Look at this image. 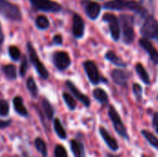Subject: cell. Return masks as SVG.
<instances>
[{"mask_svg":"<svg viewBox=\"0 0 158 157\" xmlns=\"http://www.w3.org/2000/svg\"><path fill=\"white\" fill-rule=\"evenodd\" d=\"M0 15L11 21L22 20V13L19 7L7 0H0Z\"/></svg>","mask_w":158,"mask_h":157,"instance_id":"6da1fadb","label":"cell"},{"mask_svg":"<svg viewBox=\"0 0 158 157\" xmlns=\"http://www.w3.org/2000/svg\"><path fill=\"white\" fill-rule=\"evenodd\" d=\"M27 52H28V56H29L30 62L31 63V65L35 68L38 75L42 79L47 80L48 77H49V72L46 69L45 66L40 60V57H39L38 54L36 53V50L34 49V47H33V45H32V43L31 42L27 43Z\"/></svg>","mask_w":158,"mask_h":157,"instance_id":"7a4b0ae2","label":"cell"},{"mask_svg":"<svg viewBox=\"0 0 158 157\" xmlns=\"http://www.w3.org/2000/svg\"><path fill=\"white\" fill-rule=\"evenodd\" d=\"M120 23L122 28V39L125 43L130 44L134 41V18L130 15H121Z\"/></svg>","mask_w":158,"mask_h":157,"instance_id":"3957f363","label":"cell"},{"mask_svg":"<svg viewBox=\"0 0 158 157\" xmlns=\"http://www.w3.org/2000/svg\"><path fill=\"white\" fill-rule=\"evenodd\" d=\"M32 10L57 13L62 10V6L52 0H29Z\"/></svg>","mask_w":158,"mask_h":157,"instance_id":"277c9868","label":"cell"},{"mask_svg":"<svg viewBox=\"0 0 158 157\" xmlns=\"http://www.w3.org/2000/svg\"><path fill=\"white\" fill-rule=\"evenodd\" d=\"M141 33L144 38H158V21L152 16H147L142 25Z\"/></svg>","mask_w":158,"mask_h":157,"instance_id":"5b68a950","label":"cell"},{"mask_svg":"<svg viewBox=\"0 0 158 157\" xmlns=\"http://www.w3.org/2000/svg\"><path fill=\"white\" fill-rule=\"evenodd\" d=\"M108 116H109V118H110V119H111V121L113 123L114 129L117 131V133L119 136H121L122 138H124L126 140H130V137H129L127 129H126L125 125L123 124V122H122V120L120 118V116L118 115V113L115 109V107L112 106V105L109 106Z\"/></svg>","mask_w":158,"mask_h":157,"instance_id":"8992f818","label":"cell"},{"mask_svg":"<svg viewBox=\"0 0 158 157\" xmlns=\"http://www.w3.org/2000/svg\"><path fill=\"white\" fill-rule=\"evenodd\" d=\"M52 63L59 71H64L71 65L69 55L65 51H56L52 56Z\"/></svg>","mask_w":158,"mask_h":157,"instance_id":"52a82bcc","label":"cell"},{"mask_svg":"<svg viewBox=\"0 0 158 157\" xmlns=\"http://www.w3.org/2000/svg\"><path fill=\"white\" fill-rule=\"evenodd\" d=\"M103 20L108 23L112 39L114 41H118L120 38V27L118 18L111 13H106L103 16Z\"/></svg>","mask_w":158,"mask_h":157,"instance_id":"ba28073f","label":"cell"},{"mask_svg":"<svg viewBox=\"0 0 158 157\" xmlns=\"http://www.w3.org/2000/svg\"><path fill=\"white\" fill-rule=\"evenodd\" d=\"M83 68H84V70H85V72L87 74V77H88L89 81L93 84L96 85V84L100 83L101 77H100L97 66L95 65V63L94 61H91V60L85 61L83 63Z\"/></svg>","mask_w":158,"mask_h":157,"instance_id":"9c48e42d","label":"cell"},{"mask_svg":"<svg viewBox=\"0 0 158 157\" xmlns=\"http://www.w3.org/2000/svg\"><path fill=\"white\" fill-rule=\"evenodd\" d=\"M85 24L82 18L79 14L73 15V23H72V33L76 39H81L84 35Z\"/></svg>","mask_w":158,"mask_h":157,"instance_id":"30bf717a","label":"cell"},{"mask_svg":"<svg viewBox=\"0 0 158 157\" xmlns=\"http://www.w3.org/2000/svg\"><path fill=\"white\" fill-rule=\"evenodd\" d=\"M66 86H67V87L69 88V90L72 93L73 96H74L76 99H78L80 102H81V103L83 104L84 106L89 107V106L91 105V101H90L89 97L86 96L85 94H83L82 93H81V92L79 91V89L76 87V85H75L71 81H69V80L66 81Z\"/></svg>","mask_w":158,"mask_h":157,"instance_id":"8fae6325","label":"cell"},{"mask_svg":"<svg viewBox=\"0 0 158 157\" xmlns=\"http://www.w3.org/2000/svg\"><path fill=\"white\" fill-rule=\"evenodd\" d=\"M99 133H100L101 137L103 138L104 142L106 143V144L108 146V148H109L111 151L117 152V151L118 150L119 146H118V143L117 140H116L115 138H113V137L109 134V132H108L104 127H100V129H99Z\"/></svg>","mask_w":158,"mask_h":157,"instance_id":"7c38bea8","label":"cell"},{"mask_svg":"<svg viewBox=\"0 0 158 157\" xmlns=\"http://www.w3.org/2000/svg\"><path fill=\"white\" fill-rule=\"evenodd\" d=\"M140 44L148 53L151 60L155 64H158V51L155 48L153 43L149 40H147L146 38H142L140 40Z\"/></svg>","mask_w":158,"mask_h":157,"instance_id":"4fadbf2b","label":"cell"},{"mask_svg":"<svg viewBox=\"0 0 158 157\" xmlns=\"http://www.w3.org/2000/svg\"><path fill=\"white\" fill-rule=\"evenodd\" d=\"M101 12V6L96 2H88L85 6V13L91 19H96Z\"/></svg>","mask_w":158,"mask_h":157,"instance_id":"5bb4252c","label":"cell"},{"mask_svg":"<svg viewBox=\"0 0 158 157\" xmlns=\"http://www.w3.org/2000/svg\"><path fill=\"white\" fill-rule=\"evenodd\" d=\"M129 0H111L104 4V7L112 10H122L128 9Z\"/></svg>","mask_w":158,"mask_h":157,"instance_id":"9a60e30c","label":"cell"},{"mask_svg":"<svg viewBox=\"0 0 158 157\" xmlns=\"http://www.w3.org/2000/svg\"><path fill=\"white\" fill-rule=\"evenodd\" d=\"M13 107L18 115L24 118H27L29 116V112L23 104V99L20 96H16L13 98Z\"/></svg>","mask_w":158,"mask_h":157,"instance_id":"2e32d148","label":"cell"},{"mask_svg":"<svg viewBox=\"0 0 158 157\" xmlns=\"http://www.w3.org/2000/svg\"><path fill=\"white\" fill-rule=\"evenodd\" d=\"M111 77L114 82L119 85H126L129 79L128 73L121 69H114L111 73Z\"/></svg>","mask_w":158,"mask_h":157,"instance_id":"e0dca14e","label":"cell"},{"mask_svg":"<svg viewBox=\"0 0 158 157\" xmlns=\"http://www.w3.org/2000/svg\"><path fill=\"white\" fill-rule=\"evenodd\" d=\"M70 150L74 157H84V147L81 143L77 140L70 141Z\"/></svg>","mask_w":158,"mask_h":157,"instance_id":"ac0fdd59","label":"cell"},{"mask_svg":"<svg viewBox=\"0 0 158 157\" xmlns=\"http://www.w3.org/2000/svg\"><path fill=\"white\" fill-rule=\"evenodd\" d=\"M2 72L8 81H15L17 79V68L12 64H7L3 66Z\"/></svg>","mask_w":158,"mask_h":157,"instance_id":"d6986e66","label":"cell"},{"mask_svg":"<svg viewBox=\"0 0 158 157\" xmlns=\"http://www.w3.org/2000/svg\"><path fill=\"white\" fill-rule=\"evenodd\" d=\"M42 108H43V111H44L45 117L47 118V119L49 121H51L55 115V109H54L53 105H51V103L46 98H44L42 100Z\"/></svg>","mask_w":158,"mask_h":157,"instance_id":"ffe728a7","label":"cell"},{"mask_svg":"<svg viewBox=\"0 0 158 157\" xmlns=\"http://www.w3.org/2000/svg\"><path fill=\"white\" fill-rule=\"evenodd\" d=\"M93 95L94 97L95 100H97L98 102H100L101 104H106L108 103V95L106 93L105 90L101 89V88H96L94 90L93 92Z\"/></svg>","mask_w":158,"mask_h":157,"instance_id":"44dd1931","label":"cell"},{"mask_svg":"<svg viewBox=\"0 0 158 157\" xmlns=\"http://www.w3.org/2000/svg\"><path fill=\"white\" fill-rule=\"evenodd\" d=\"M54 130H55L56 135L61 140L67 139V132H66L64 127L62 126V123H61L59 118H55L54 119Z\"/></svg>","mask_w":158,"mask_h":157,"instance_id":"7402d4cb","label":"cell"},{"mask_svg":"<svg viewBox=\"0 0 158 157\" xmlns=\"http://www.w3.org/2000/svg\"><path fill=\"white\" fill-rule=\"evenodd\" d=\"M35 26L39 29V30H46L49 28L50 26V22L49 19L46 16L44 15H39L37 16V18L35 19Z\"/></svg>","mask_w":158,"mask_h":157,"instance_id":"603a6c76","label":"cell"},{"mask_svg":"<svg viewBox=\"0 0 158 157\" xmlns=\"http://www.w3.org/2000/svg\"><path fill=\"white\" fill-rule=\"evenodd\" d=\"M106 58L107 60H109L111 63L115 64L116 66L121 67V68H125L126 67V63L123 62V60L121 58H119L113 51H108L106 54Z\"/></svg>","mask_w":158,"mask_h":157,"instance_id":"cb8c5ba5","label":"cell"},{"mask_svg":"<svg viewBox=\"0 0 158 157\" xmlns=\"http://www.w3.org/2000/svg\"><path fill=\"white\" fill-rule=\"evenodd\" d=\"M135 69H136V72L137 74L139 75V77L141 78V80L146 83V84H150V77L146 71V69L144 68V67L141 64V63H138L135 67Z\"/></svg>","mask_w":158,"mask_h":157,"instance_id":"d4e9b609","label":"cell"},{"mask_svg":"<svg viewBox=\"0 0 158 157\" xmlns=\"http://www.w3.org/2000/svg\"><path fill=\"white\" fill-rule=\"evenodd\" d=\"M35 149L42 155L43 157H47V146L45 142L41 138H36L34 140Z\"/></svg>","mask_w":158,"mask_h":157,"instance_id":"484cf974","label":"cell"},{"mask_svg":"<svg viewBox=\"0 0 158 157\" xmlns=\"http://www.w3.org/2000/svg\"><path fill=\"white\" fill-rule=\"evenodd\" d=\"M141 133H142V135L146 139V141H147L154 148H156V150H158V138H156L152 132H150V131H148V130H143L141 131Z\"/></svg>","mask_w":158,"mask_h":157,"instance_id":"4316f807","label":"cell"},{"mask_svg":"<svg viewBox=\"0 0 158 157\" xmlns=\"http://www.w3.org/2000/svg\"><path fill=\"white\" fill-rule=\"evenodd\" d=\"M26 86H27V89L29 91V93H31V95L33 97V98H36L37 95H38V87L35 83V81L32 77H29L28 80H27V82H26Z\"/></svg>","mask_w":158,"mask_h":157,"instance_id":"83f0119b","label":"cell"},{"mask_svg":"<svg viewBox=\"0 0 158 157\" xmlns=\"http://www.w3.org/2000/svg\"><path fill=\"white\" fill-rule=\"evenodd\" d=\"M62 97H63V100H64L65 104L67 105L68 108H69L70 111H73V110L76 109L77 103H76V101H75V99H74L73 96H71L69 93L64 92V93H62Z\"/></svg>","mask_w":158,"mask_h":157,"instance_id":"f1b7e54d","label":"cell"},{"mask_svg":"<svg viewBox=\"0 0 158 157\" xmlns=\"http://www.w3.org/2000/svg\"><path fill=\"white\" fill-rule=\"evenodd\" d=\"M8 55L13 61H19L21 57L20 50L16 45H10L8 47Z\"/></svg>","mask_w":158,"mask_h":157,"instance_id":"f546056e","label":"cell"},{"mask_svg":"<svg viewBox=\"0 0 158 157\" xmlns=\"http://www.w3.org/2000/svg\"><path fill=\"white\" fill-rule=\"evenodd\" d=\"M9 114V104L6 100L0 99V117H7Z\"/></svg>","mask_w":158,"mask_h":157,"instance_id":"4dcf8cb0","label":"cell"},{"mask_svg":"<svg viewBox=\"0 0 158 157\" xmlns=\"http://www.w3.org/2000/svg\"><path fill=\"white\" fill-rule=\"evenodd\" d=\"M54 155L55 157H68V153L66 148L62 144H57L55 147Z\"/></svg>","mask_w":158,"mask_h":157,"instance_id":"1f68e13d","label":"cell"},{"mask_svg":"<svg viewBox=\"0 0 158 157\" xmlns=\"http://www.w3.org/2000/svg\"><path fill=\"white\" fill-rule=\"evenodd\" d=\"M29 68V61H28V58L23 56H22V60H21V63H20V67H19V75L21 77H24L27 73V70Z\"/></svg>","mask_w":158,"mask_h":157,"instance_id":"d6a6232c","label":"cell"},{"mask_svg":"<svg viewBox=\"0 0 158 157\" xmlns=\"http://www.w3.org/2000/svg\"><path fill=\"white\" fill-rule=\"evenodd\" d=\"M133 93L135 94V97L137 98L138 101H141L142 100V97H143V89L141 87L140 84L138 83H135L133 85Z\"/></svg>","mask_w":158,"mask_h":157,"instance_id":"836d02e7","label":"cell"},{"mask_svg":"<svg viewBox=\"0 0 158 157\" xmlns=\"http://www.w3.org/2000/svg\"><path fill=\"white\" fill-rule=\"evenodd\" d=\"M52 43H53V44H55V45H61V44L63 43V38H62V35H61V34H56V35L53 37Z\"/></svg>","mask_w":158,"mask_h":157,"instance_id":"e575fe53","label":"cell"},{"mask_svg":"<svg viewBox=\"0 0 158 157\" xmlns=\"http://www.w3.org/2000/svg\"><path fill=\"white\" fill-rule=\"evenodd\" d=\"M153 127L156 130V132L158 134V113H155L153 117Z\"/></svg>","mask_w":158,"mask_h":157,"instance_id":"d590c367","label":"cell"},{"mask_svg":"<svg viewBox=\"0 0 158 157\" xmlns=\"http://www.w3.org/2000/svg\"><path fill=\"white\" fill-rule=\"evenodd\" d=\"M11 123H12V120L11 119H8V120H0V130H4V129L9 127Z\"/></svg>","mask_w":158,"mask_h":157,"instance_id":"8d00e7d4","label":"cell"},{"mask_svg":"<svg viewBox=\"0 0 158 157\" xmlns=\"http://www.w3.org/2000/svg\"><path fill=\"white\" fill-rule=\"evenodd\" d=\"M4 40H5V35H4L3 29H2V25H1V22H0V45L3 44Z\"/></svg>","mask_w":158,"mask_h":157,"instance_id":"74e56055","label":"cell"},{"mask_svg":"<svg viewBox=\"0 0 158 157\" xmlns=\"http://www.w3.org/2000/svg\"><path fill=\"white\" fill-rule=\"evenodd\" d=\"M107 157H118V155H112V154H108Z\"/></svg>","mask_w":158,"mask_h":157,"instance_id":"f35d334b","label":"cell"},{"mask_svg":"<svg viewBox=\"0 0 158 157\" xmlns=\"http://www.w3.org/2000/svg\"><path fill=\"white\" fill-rule=\"evenodd\" d=\"M23 157H29V155L26 153H23Z\"/></svg>","mask_w":158,"mask_h":157,"instance_id":"ab89813d","label":"cell"},{"mask_svg":"<svg viewBox=\"0 0 158 157\" xmlns=\"http://www.w3.org/2000/svg\"><path fill=\"white\" fill-rule=\"evenodd\" d=\"M142 157H147V156H146V155H142Z\"/></svg>","mask_w":158,"mask_h":157,"instance_id":"60d3db41","label":"cell"}]
</instances>
